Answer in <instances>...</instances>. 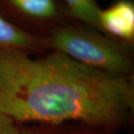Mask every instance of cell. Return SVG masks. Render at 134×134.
Returning a JSON list of instances; mask_svg holds the SVG:
<instances>
[{"label": "cell", "instance_id": "obj_5", "mask_svg": "<svg viewBox=\"0 0 134 134\" xmlns=\"http://www.w3.org/2000/svg\"><path fill=\"white\" fill-rule=\"evenodd\" d=\"M15 10L29 19L38 21L54 19L59 14L55 0H5Z\"/></svg>", "mask_w": 134, "mask_h": 134}, {"label": "cell", "instance_id": "obj_4", "mask_svg": "<svg viewBox=\"0 0 134 134\" xmlns=\"http://www.w3.org/2000/svg\"><path fill=\"white\" fill-rule=\"evenodd\" d=\"M37 39L0 14V50H21L35 47Z\"/></svg>", "mask_w": 134, "mask_h": 134}, {"label": "cell", "instance_id": "obj_6", "mask_svg": "<svg viewBox=\"0 0 134 134\" xmlns=\"http://www.w3.org/2000/svg\"><path fill=\"white\" fill-rule=\"evenodd\" d=\"M70 15L86 26L100 31V8L97 0H63Z\"/></svg>", "mask_w": 134, "mask_h": 134}, {"label": "cell", "instance_id": "obj_3", "mask_svg": "<svg viewBox=\"0 0 134 134\" xmlns=\"http://www.w3.org/2000/svg\"><path fill=\"white\" fill-rule=\"evenodd\" d=\"M101 31L127 41L134 38V4L131 0H118L109 8L100 9Z\"/></svg>", "mask_w": 134, "mask_h": 134}, {"label": "cell", "instance_id": "obj_7", "mask_svg": "<svg viewBox=\"0 0 134 134\" xmlns=\"http://www.w3.org/2000/svg\"><path fill=\"white\" fill-rule=\"evenodd\" d=\"M0 134H22L15 125L14 120L0 112Z\"/></svg>", "mask_w": 134, "mask_h": 134}, {"label": "cell", "instance_id": "obj_2", "mask_svg": "<svg viewBox=\"0 0 134 134\" xmlns=\"http://www.w3.org/2000/svg\"><path fill=\"white\" fill-rule=\"evenodd\" d=\"M50 43L58 52L110 74L126 75L131 67L125 48L88 26H57L52 31Z\"/></svg>", "mask_w": 134, "mask_h": 134}, {"label": "cell", "instance_id": "obj_1", "mask_svg": "<svg viewBox=\"0 0 134 134\" xmlns=\"http://www.w3.org/2000/svg\"><path fill=\"white\" fill-rule=\"evenodd\" d=\"M131 79L100 71L60 52L33 59L0 50V112L19 121L76 120L113 125L133 108Z\"/></svg>", "mask_w": 134, "mask_h": 134}, {"label": "cell", "instance_id": "obj_8", "mask_svg": "<svg viewBox=\"0 0 134 134\" xmlns=\"http://www.w3.org/2000/svg\"><path fill=\"white\" fill-rule=\"evenodd\" d=\"M22 134H37V133H29V132H22Z\"/></svg>", "mask_w": 134, "mask_h": 134}]
</instances>
